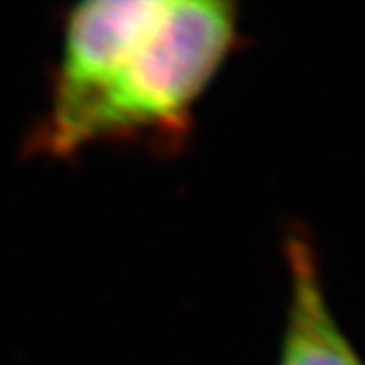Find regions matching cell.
Instances as JSON below:
<instances>
[{
	"label": "cell",
	"instance_id": "6da1fadb",
	"mask_svg": "<svg viewBox=\"0 0 365 365\" xmlns=\"http://www.w3.org/2000/svg\"><path fill=\"white\" fill-rule=\"evenodd\" d=\"M230 2L165 0L155 26L73 130L66 155L106 138L177 128L234 47Z\"/></svg>",
	"mask_w": 365,
	"mask_h": 365
},
{
	"label": "cell",
	"instance_id": "7a4b0ae2",
	"mask_svg": "<svg viewBox=\"0 0 365 365\" xmlns=\"http://www.w3.org/2000/svg\"><path fill=\"white\" fill-rule=\"evenodd\" d=\"M165 0H91L67 14L51 104L39 144L66 157L83 116L155 26Z\"/></svg>",
	"mask_w": 365,
	"mask_h": 365
},
{
	"label": "cell",
	"instance_id": "3957f363",
	"mask_svg": "<svg viewBox=\"0 0 365 365\" xmlns=\"http://www.w3.org/2000/svg\"><path fill=\"white\" fill-rule=\"evenodd\" d=\"M278 365H365L314 278H297L290 284Z\"/></svg>",
	"mask_w": 365,
	"mask_h": 365
}]
</instances>
